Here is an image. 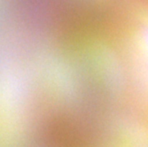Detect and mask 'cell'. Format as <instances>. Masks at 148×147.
<instances>
[{
	"instance_id": "cell-1",
	"label": "cell",
	"mask_w": 148,
	"mask_h": 147,
	"mask_svg": "<svg viewBox=\"0 0 148 147\" xmlns=\"http://www.w3.org/2000/svg\"><path fill=\"white\" fill-rule=\"evenodd\" d=\"M141 38H143L144 47H145L146 51L148 52V28L143 29V31L141 32Z\"/></svg>"
}]
</instances>
